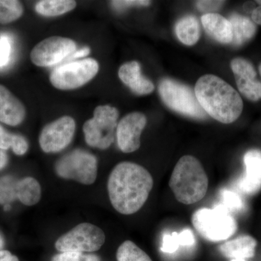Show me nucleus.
I'll return each instance as SVG.
<instances>
[{
	"label": "nucleus",
	"mask_w": 261,
	"mask_h": 261,
	"mask_svg": "<svg viewBox=\"0 0 261 261\" xmlns=\"http://www.w3.org/2000/svg\"><path fill=\"white\" fill-rule=\"evenodd\" d=\"M153 184L152 175L140 165L126 161L118 163L108 180L111 205L119 214H135L145 205Z\"/></svg>",
	"instance_id": "obj_1"
},
{
	"label": "nucleus",
	"mask_w": 261,
	"mask_h": 261,
	"mask_svg": "<svg viewBox=\"0 0 261 261\" xmlns=\"http://www.w3.org/2000/svg\"><path fill=\"white\" fill-rule=\"evenodd\" d=\"M195 93L207 115L221 123H233L243 113V101L240 94L216 75L200 77L196 83Z\"/></svg>",
	"instance_id": "obj_2"
},
{
	"label": "nucleus",
	"mask_w": 261,
	"mask_h": 261,
	"mask_svg": "<svg viewBox=\"0 0 261 261\" xmlns=\"http://www.w3.org/2000/svg\"><path fill=\"white\" fill-rule=\"evenodd\" d=\"M169 187L178 202L192 205L205 197L208 178L199 160L194 156L185 155L173 168Z\"/></svg>",
	"instance_id": "obj_3"
},
{
	"label": "nucleus",
	"mask_w": 261,
	"mask_h": 261,
	"mask_svg": "<svg viewBox=\"0 0 261 261\" xmlns=\"http://www.w3.org/2000/svg\"><path fill=\"white\" fill-rule=\"evenodd\" d=\"M192 222L202 238L214 243L227 240L238 228L236 220L223 205L196 211L192 215Z\"/></svg>",
	"instance_id": "obj_4"
},
{
	"label": "nucleus",
	"mask_w": 261,
	"mask_h": 261,
	"mask_svg": "<svg viewBox=\"0 0 261 261\" xmlns=\"http://www.w3.org/2000/svg\"><path fill=\"white\" fill-rule=\"evenodd\" d=\"M119 112L111 106H99L94 111L93 118L84 123L83 132L87 145L106 149L111 147L116 135Z\"/></svg>",
	"instance_id": "obj_5"
},
{
	"label": "nucleus",
	"mask_w": 261,
	"mask_h": 261,
	"mask_svg": "<svg viewBox=\"0 0 261 261\" xmlns=\"http://www.w3.org/2000/svg\"><path fill=\"white\" fill-rule=\"evenodd\" d=\"M159 93L163 102L175 112L196 119L207 118L195 90L188 86L171 79H164L160 83Z\"/></svg>",
	"instance_id": "obj_6"
},
{
	"label": "nucleus",
	"mask_w": 261,
	"mask_h": 261,
	"mask_svg": "<svg viewBox=\"0 0 261 261\" xmlns=\"http://www.w3.org/2000/svg\"><path fill=\"white\" fill-rule=\"evenodd\" d=\"M58 176L73 180L84 185H91L97 177V160L93 154L83 149H75L57 161Z\"/></svg>",
	"instance_id": "obj_7"
},
{
	"label": "nucleus",
	"mask_w": 261,
	"mask_h": 261,
	"mask_svg": "<svg viewBox=\"0 0 261 261\" xmlns=\"http://www.w3.org/2000/svg\"><path fill=\"white\" fill-rule=\"evenodd\" d=\"M106 241L102 228L90 223H82L62 235L57 240L58 251L93 252L98 251Z\"/></svg>",
	"instance_id": "obj_8"
},
{
	"label": "nucleus",
	"mask_w": 261,
	"mask_h": 261,
	"mask_svg": "<svg viewBox=\"0 0 261 261\" xmlns=\"http://www.w3.org/2000/svg\"><path fill=\"white\" fill-rule=\"evenodd\" d=\"M99 64L92 58L71 61L55 68L49 75L51 85L61 90L80 88L97 74Z\"/></svg>",
	"instance_id": "obj_9"
},
{
	"label": "nucleus",
	"mask_w": 261,
	"mask_h": 261,
	"mask_svg": "<svg viewBox=\"0 0 261 261\" xmlns=\"http://www.w3.org/2000/svg\"><path fill=\"white\" fill-rule=\"evenodd\" d=\"M76 49L74 41L68 38L51 37L38 43L30 58L34 65L49 67L58 64L71 56Z\"/></svg>",
	"instance_id": "obj_10"
},
{
	"label": "nucleus",
	"mask_w": 261,
	"mask_h": 261,
	"mask_svg": "<svg viewBox=\"0 0 261 261\" xmlns=\"http://www.w3.org/2000/svg\"><path fill=\"white\" fill-rule=\"evenodd\" d=\"M75 130V122L65 116L46 125L39 136V145L46 153L58 152L70 145Z\"/></svg>",
	"instance_id": "obj_11"
},
{
	"label": "nucleus",
	"mask_w": 261,
	"mask_h": 261,
	"mask_svg": "<svg viewBox=\"0 0 261 261\" xmlns=\"http://www.w3.org/2000/svg\"><path fill=\"white\" fill-rule=\"evenodd\" d=\"M147 117L140 112L128 113L118 123L116 137L122 152L130 153L140 148V137L147 125Z\"/></svg>",
	"instance_id": "obj_12"
},
{
	"label": "nucleus",
	"mask_w": 261,
	"mask_h": 261,
	"mask_svg": "<svg viewBox=\"0 0 261 261\" xmlns=\"http://www.w3.org/2000/svg\"><path fill=\"white\" fill-rule=\"evenodd\" d=\"M240 93L252 102L261 99V82L257 80V72L251 62L243 58H236L231 62Z\"/></svg>",
	"instance_id": "obj_13"
},
{
	"label": "nucleus",
	"mask_w": 261,
	"mask_h": 261,
	"mask_svg": "<svg viewBox=\"0 0 261 261\" xmlns=\"http://www.w3.org/2000/svg\"><path fill=\"white\" fill-rule=\"evenodd\" d=\"M27 115L25 106L14 94L0 84V121L10 126H18Z\"/></svg>",
	"instance_id": "obj_14"
},
{
	"label": "nucleus",
	"mask_w": 261,
	"mask_h": 261,
	"mask_svg": "<svg viewBox=\"0 0 261 261\" xmlns=\"http://www.w3.org/2000/svg\"><path fill=\"white\" fill-rule=\"evenodd\" d=\"M118 76L121 82L136 94L146 95L154 91L153 83L142 75L138 62H128L122 65L118 70Z\"/></svg>",
	"instance_id": "obj_15"
},
{
	"label": "nucleus",
	"mask_w": 261,
	"mask_h": 261,
	"mask_svg": "<svg viewBox=\"0 0 261 261\" xmlns=\"http://www.w3.org/2000/svg\"><path fill=\"white\" fill-rule=\"evenodd\" d=\"M246 173L240 180V187L247 195H254L261 189V151L250 149L244 156Z\"/></svg>",
	"instance_id": "obj_16"
},
{
	"label": "nucleus",
	"mask_w": 261,
	"mask_h": 261,
	"mask_svg": "<svg viewBox=\"0 0 261 261\" xmlns=\"http://www.w3.org/2000/svg\"><path fill=\"white\" fill-rule=\"evenodd\" d=\"M206 33L215 40L222 44H231L232 27L228 19L218 13H205L201 18Z\"/></svg>",
	"instance_id": "obj_17"
},
{
	"label": "nucleus",
	"mask_w": 261,
	"mask_h": 261,
	"mask_svg": "<svg viewBox=\"0 0 261 261\" xmlns=\"http://www.w3.org/2000/svg\"><path fill=\"white\" fill-rule=\"evenodd\" d=\"M257 240L250 235H240L232 240L223 243L219 247L221 253L227 258H251L255 256Z\"/></svg>",
	"instance_id": "obj_18"
},
{
	"label": "nucleus",
	"mask_w": 261,
	"mask_h": 261,
	"mask_svg": "<svg viewBox=\"0 0 261 261\" xmlns=\"http://www.w3.org/2000/svg\"><path fill=\"white\" fill-rule=\"evenodd\" d=\"M232 27L233 41L234 46H241L249 42L257 32L256 24L248 17L233 13L228 18Z\"/></svg>",
	"instance_id": "obj_19"
},
{
	"label": "nucleus",
	"mask_w": 261,
	"mask_h": 261,
	"mask_svg": "<svg viewBox=\"0 0 261 261\" xmlns=\"http://www.w3.org/2000/svg\"><path fill=\"white\" fill-rule=\"evenodd\" d=\"M175 32L182 44L187 46L194 45L200 39V23L195 15H185L176 23Z\"/></svg>",
	"instance_id": "obj_20"
},
{
	"label": "nucleus",
	"mask_w": 261,
	"mask_h": 261,
	"mask_svg": "<svg viewBox=\"0 0 261 261\" xmlns=\"http://www.w3.org/2000/svg\"><path fill=\"white\" fill-rule=\"evenodd\" d=\"M17 197L23 205H37L42 197V188L37 179L25 177L18 180L17 185Z\"/></svg>",
	"instance_id": "obj_21"
},
{
	"label": "nucleus",
	"mask_w": 261,
	"mask_h": 261,
	"mask_svg": "<svg viewBox=\"0 0 261 261\" xmlns=\"http://www.w3.org/2000/svg\"><path fill=\"white\" fill-rule=\"evenodd\" d=\"M76 2L71 0H43L36 5V11L46 17L59 16L74 9Z\"/></svg>",
	"instance_id": "obj_22"
},
{
	"label": "nucleus",
	"mask_w": 261,
	"mask_h": 261,
	"mask_svg": "<svg viewBox=\"0 0 261 261\" xmlns=\"http://www.w3.org/2000/svg\"><path fill=\"white\" fill-rule=\"evenodd\" d=\"M195 241V236L190 229L183 230L181 233H168L163 237L161 250L165 253H173L179 246H191Z\"/></svg>",
	"instance_id": "obj_23"
},
{
	"label": "nucleus",
	"mask_w": 261,
	"mask_h": 261,
	"mask_svg": "<svg viewBox=\"0 0 261 261\" xmlns=\"http://www.w3.org/2000/svg\"><path fill=\"white\" fill-rule=\"evenodd\" d=\"M0 148H12L17 155H23L28 151L29 144L22 136L9 133L0 125Z\"/></svg>",
	"instance_id": "obj_24"
},
{
	"label": "nucleus",
	"mask_w": 261,
	"mask_h": 261,
	"mask_svg": "<svg viewBox=\"0 0 261 261\" xmlns=\"http://www.w3.org/2000/svg\"><path fill=\"white\" fill-rule=\"evenodd\" d=\"M117 261H152L150 257L133 242L126 240L118 247Z\"/></svg>",
	"instance_id": "obj_25"
},
{
	"label": "nucleus",
	"mask_w": 261,
	"mask_h": 261,
	"mask_svg": "<svg viewBox=\"0 0 261 261\" xmlns=\"http://www.w3.org/2000/svg\"><path fill=\"white\" fill-rule=\"evenodd\" d=\"M23 13V7L16 0H0V23L6 24L18 20Z\"/></svg>",
	"instance_id": "obj_26"
},
{
	"label": "nucleus",
	"mask_w": 261,
	"mask_h": 261,
	"mask_svg": "<svg viewBox=\"0 0 261 261\" xmlns=\"http://www.w3.org/2000/svg\"><path fill=\"white\" fill-rule=\"evenodd\" d=\"M18 179L12 176L0 177V205H10L18 200L17 185Z\"/></svg>",
	"instance_id": "obj_27"
},
{
	"label": "nucleus",
	"mask_w": 261,
	"mask_h": 261,
	"mask_svg": "<svg viewBox=\"0 0 261 261\" xmlns=\"http://www.w3.org/2000/svg\"><path fill=\"white\" fill-rule=\"evenodd\" d=\"M223 202L228 211H240L243 208L244 204L241 197L234 192L224 190L222 192Z\"/></svg>",
	"instance_id": "obj_28"
},
{
	"label": "nucleus",
	"mask_w": 261,
	"mask_h": 261,
	"mask_svg": "<svg viewBox=\"0 0 261 261\" xmlns=\"http://www.w3.org/2000/svg\"><path fill=\"white\" fill-rule=\"evenodd\" d=\"M12 51L11 39L6 34L0 36V69L9 63Z\"/></svg>",
	"instance_id": "obj_29"
},
{
	"label": "nucleus",
	"mask_w": 261,
	"mask_h": 261,
	"mask_svg": "<svg viewBox=\"0 0 261 261\" xmlns=\"http://www.w3.org/2000/svg\"><path fill=\"white\" fill-rule=\"evenodd\" d=\"M111 3L115 9L122 11L130 6H149L151 4V2L145 1V0H127V1H111Z\"/></svg>",
	"instance_id": "obj_30"
},
{
	"label": "nucleus",
	"mask_w": 261,
	"mask_h": 261,
	"mask_svg": "<svg viewBox=\"0 0 261 261\" xmlns=\"http://www.w3.org/2000/svg\"><path fill=\"white\" fill-rule=\"evenodd\" d=\"M224 1H198L196 3L197 8L201 12L207 13H214L224 5Z\"/></svg>",
	"instance_id": "obj_31"
},
{
	"label": "nucleus",
	"mask_w": 261,
	"mask_h": 261,
	"mask_svg": "<svg viewBox=\"0 0 261 261\" xmlns=\"http://www.w3.org/2000/svg\"><path fill=\"white\" fill-rule=\"evenodd\" d=\"M83 255L82 252H63L54 255L51 261H82Z\"/></svg>",
	"instance_id": "obj_32"
},
{
	"label": "nucleus",
	"mask_w": 261,
	"mask_h": 261,
	"mask_svg": "<svg viewBox=\"0 0 261 261\" xmlns=\"http://www.w3.org/2000/svg\"><path fill=\"white\" fill-rule=\"evenodd\" d=\"M90 53V49L89 47H84L80 50H75L71 56L66 58L67 61H73V60L77 59V58H84V57L87 56Z\"/></svg>",
	"instance_id": "obj_33"
},
{
	"label": "nucleus",
	"mask_w": 261,
	"mask_h": 261,
	"mask_svg": "<svg viewBox=\"0 0 261 261\" xmlns=\"http://www.w3.org/2000/svg\"><path fill=\"white\" fill-rule=\"evenodd\" d=\"M255 3L258 6L252 10L251 13L252 20L255 24L261 25V1H256Z\"/></svg>",
	"instance_id": "obj_34"
},
{
	"label": "nucleus",
	"mask_w": 261,
	"mask_h": 261,
	"mask_svg": "<svg viewBox=\"0 0 261 261\" xmlns=\"http://www.w3.org/2000/svg\"><path fill=\"white\" fill-rule=\"evenodd\" d=\"M0 261H19L18 257L8 250H0Z\"/></svg>",
	"instance_id": "obj_35"
},
{
	"label": "nucleus",
	"mask_w": 261,
	"mask_h": 261,
	"mask_svg": "<svg viewBox=\"0 0 261 261\" xmlns=\"http://www.w3.org/2000/svg\"><path fill=\"white\" fill-rule=\"evenodd\" d=\"M8 155H7L5 150L0 148V170L4 168L8 163Z\"/></svg>",
	"instance_id": "obj_36"
},
{
	"label": "nucleus",
	"mask_w": 261,
	"mask_h": 261,
	"mask_svg": "<svg viewBox=\"0 0 261 261\" xmlns=\"http://www.w3.org/2000/svg\"><path fill=\"white\" fill-rule=\"evenodd\" d=\"M10 209V205H5L4 207V210L5 211H9Z\"/></svg>",
	"instance_id": "obj_37"
},
{
	"label": "nucleus",
	"mask_w": 261,
	"mask_h": 261,
	"mask_svg": "<svg viewBox=\"0 0 261 261\" xmlns=\"http://www.w3.org/2000/svg\"><path fill=\"white\" fill-rule=\"evenodd\" d=\"M231 261H245V260H243V259H235V260H231Z\"/></svg>",
	"instance_id": "obj_38"
},
{
	"label": "nucleus",
	"mask_w": 261,
	"mask_h": 261,
	"mask_svg": "<svg viewBox=\"0 0 261 261\" xmlns=\"http://www.w3.org/2000/svg\"><path fill=\"white\" fill-rule=\"evenodd\" d=\"M259 72H260V74L261 76V63H260V65H259L258 67Z\"/></svg>",
	"instance_id": "obj_39"
},
{
	"label": "nucleus",
	"mask_w": 261,
	"mask_h": 261,
	"mask_svg": "<svg viewBox=\"0 0 261 261\" xmlns=\"http://www.w3.org/2000/svg\"><path fill=\"white\" fill-rule=\"evenodd\" d=\"M3 240H0V247L3 246Z\"/></svg>",
	"instance_id": "obj_40"
}]
</instances>
